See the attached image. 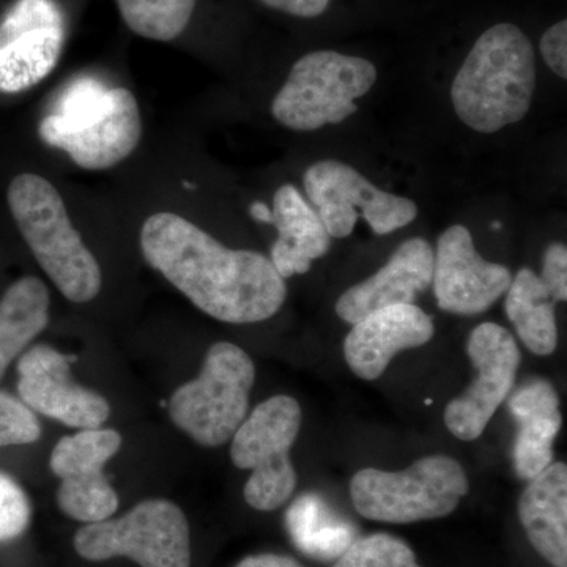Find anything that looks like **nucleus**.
Segmentation results:
<instances>
[{
    "label": "nucleus",
    "mask_w": 567,
    "mask_h": 567,
    "mask_svg": "<svg viewBox=\"0 0 567 567\" xmlns=\"http://www.w3.org/2000/svg\"><path fill=\"white\" fill-rule=\"evenodd\" d=\"M142 256L196 308L226 323L264 322L282 308L286 279L264 254L229 249L175 213L141 229Z\"/></svg>",
    "instance_id": "obj_1"
},
{
    "label": "nucleus",
    "mask_w": 567,
    "mask_h": 567,
    "mask_svg": "<svg viewBox=\"0 0 567 567\" xmlns=\"http://www.w3.org/2000/svg\"><path fill=\"white\" fill-rule=\"evenodd\" d=\"M536 89L535 48L511 22L487 29L468 52L451 87L457 117L492 134L520 122Z\"/></svg>",
    "instance_id": "obj_2"
},
{
    "label": "nucleus",
    "mask_w": 567,
    "mask_h": 567,
    "mask_svg": "<svg viewBox=\"0 0 567 567\" xmlns=\"http://www.w3.org/2000/svg\"><path fill=\"white\" fill-rule=\"evenodd\" d=\"M39 132L41 140L69 153L82 169H110L140 144V106L126 89H106L82 78L63 92L58 110L40 122Z\"/></svg>",
    "instance_id": "obj_3"
},
{
    "label": "nucleus",
    "mask_w": 567,
    "mask_h": 567,
    "mask_svg": "<svg viewBox=\"0 0 567 567\" xmlns=\"http://www.w3.org/2000/svg\"><path fill=\"white\" fill-rule=\"evenodd\" d=\"M11 216L37 262L63 297L89 303L102 290V268L70 221L61 194L47 178L21 174L11 181Z\"/></svg>",
    "instance_id": "obj_4"
},
{
    "label": "nucleus",
    "mask_w": 567,
    "mask_h": 567,
    "mask_svg": "<svg viewBox=\"0 0 567 567\" xmlns=\"http://www.w3.org/2000/svg\"><path fill=\"white\" fill-rule=\"evenodd\" d=\"M470 491L464 466L435 454L402 472L360 470L350 483L354 509L369 520L415 524L450 516Z\"/></svg>",
    "instance_id": "obj_5"
},
{
    "label": "nucleus",
    "mask_w": 567,
    "mask_h": 567,
    "mask_svg": "<svg viewBox=\"0 0 567 567\" xmlns=\"http://www.w3.org/2000/svg\"><path fill=\"white\" fill-rule=\"evenodd\" d=\"M377 81L374 63L336 51H315L298 59L276 93L271 114L293 132H316L344 122L357 100Z\"/></svg>",
    "instance_id": "obj_6"
},
{
    "label": "nucleus",
    "mask_w": 567,
    "mask_h": 567,
    "mask_svg": "<svg viewBox=\"0 0 567 567\" xmlns=\"http://www.w3.org/2000/svg\"><path fill=\"white\" fill-rule=\"evenodd\" d=\"M254 380L251 357L230 342H216L208 349L200 374L171 398V420L199 445L221 446L248 415Z\"/></svg>",
    "instance_id": "obj_7"
},
{
    "label": "nucleus",
    "mask_w": 567,
    "mask_h": 567,
    "mask_svg": "<svg viewBox=\"0 0 567 567\" xmlns=\"http://www.w3.org/2000/svg\"><path fill=\"white\" fill-rule=\"evenodd\" d=\"M73 546L87 561L130 558L141 567H192L188 518L169 499H145L125 516L85 525Z\"/></svg>",
    "instance_id": "obj_8"
},
{
    "label": "nucleus",
    "mask_w": 567,
    "mask_h": 567,
    "mask_svg": "<svg viewBox=\"0 0 567 567\" xmlns=\"http://www.w3.org/2000/svg\"><path fill=\"white\" fill-rule=\"evenodd\" d=\"M300 425V404L279 394L257 405L235 432L230 458L238 468L251 472L244 495L254 509H278L292 496L297 473L290 450Z\"/></svg>",
    "instance_id": "obj_9"
},
{
    "label": "nucleus",
    "mask_w": 567,
    "mask_h": 567,
    "mask_svg": "<svg viewBox=\"0 0 567 567\" xmlns=\"http://www.w3.org/2000/svg\"><path fill=\"white\" fill-rule=\"evenodd\" d=\"M305 189L331 238L352 235L363 216L377 235H388L415 221L412 199L383 192L349 164L324 159L308 167Z\"/></svg>",
    "instance_id": "obj_10"
},
{
    "label": "nucleus",
    "mask_w": 567,
    "mask_h": 567,
    "mask_svg": "<svg viewBox=\"0 0 567 567\" xmlns=\"http://www.w3.org/2000/svg\"><path fill=\"white\" fill-rule=\"evenodd\" d=\"M468 357L477 371L465 393L445 409L447 431L464 442L480 439L498 406L513 391L522 354L502 324L481 323L468 339Z\"/></svg>",
    "instance_id": "obj_11"
},
{
    "label": "nucleus",
    "mask_w": 567,
    "mask_h": 567,
    "mask_svg": "<svg viewBox=\"0 0 567 567\" xmlns=\"http://www.w3.org/2000/svg\"><path fill=\"white\" fill-rule=\"evenodd\" d=\"M65 21L54 0H18L0 22V92L28 91L58 65Z\"/></svg>",
    "instance_id": "obj_12"
},
{
    "label": "nucleus",
    "mask_w": 567,
    "mask_h": 567,
    "mask_svg": "<svg viewBox=\"0 0 567 567\" xmlns=\"http://www.w3.org/2000/svg\"><path fill=\"white\" fill-rule=\"evenodd\" d=\"M432 282L440 309L451 315L477 316L507 292L513 275L505 265L484 259L473 244L472 233L456 224L440 235Z\"/></svg>",
    "instance_id": "obj_13"
},
{
    "label": "nucleus",
    "mask_w": 567,
    "mask_h": 567,
    "mask_svg": "<svg viewBox=\"0 0 567 567\" xmlns=\"http://www.w3.org/2000/svg\"><path fill=\"white\" fill-rule=\"evenodd\" d=\"M74 360L44 344L22 353L18 361L20 399L33 413L70 427H102L111 415L110 402L71 379L70 361Z\"/></svg>",
    "instance_id": "obj_14"
},
{
    "label": "nucleus",
    "mask_w": 567,
    "mask_h": 567,
    "mask_svg": "<svg viewBox=\"0 0 567 567\" xmlns=\"http://www.w3.org/2000/svg\"><path fill=\"white\" fill-rule=\"evenodd\" d=\"M434 333V320L416 305L388 306L353 324L344 341L346 361L354 375L377 380L395 354L427 344Z\"/></svg>",
    "instance_id": "obj_15"
},
{
    "label": "nucleus",
    "mask_w": 567,
    "mask_h": 567,
    "mask_svg": "<svg viewBox=\"0 0 567 567\" xmlns=\"http://www.w3.org/2000/svg\"><path fill=\"white\" fill-rule=\"evenodd\" d=\"M434 249L424 238L404 241L377 274L339 297L336 315L354 324L379 309L413 305L432 284Z\"/></svg>",
    "instance_id": "obj_16"
},
{
    "label": "nucleus",
    "mask_w": 567,
    "mask_h": 567,
    "mask_svg": "<svg viewBox=\"0 0 567 567\" xmlns=\"http://www.w3.org/2000/svg\"><path fill=\"white\" fill-rule=\"evenodd\" d=\"M509 412L517 421L514 468L529 481L554 464V442L561 429L557 390L547 380L533 379L511 394Z\"/></svg>",
    "instance_id": "obj_17"
},
{
    "label": "nucleus",
    "mask_w": 567,
    "mask_h": 567,
    "mask_svg": "<svg viewBox=\"0 0 567 567\" xmlns=\"http://www.w3.org/2000/svg\"><path fill=\"white\" fill-rule=\"evenodd\" d=\"M518 517L537 554L554 567H567L566 464H550L528 481Z\"/></svg>",
    "instance_id": "obj_18"
},
{
    "label": "nucleus",
    "mask_w": 567,
    "mask_h": 567,
    "mask_svg": "<svg viewBox=\"0 0 567 567\" xmlns=\"http://www.w3.org/2000/svg\"><path fill=\"white\" fill-rule=\"evenodd\" d=\"M271 213L278 229L270 259L275 270L282 279L308 274L312 260L320 259L330 249L331 237L322 219L293 185L279 186Z\"/></svg>",
    "instance_id": "obj_19"
},
{
    "label": "nucleus",
    "mask_w": 567,
    "mask_h": 567,
    "mask_svg": "<svg viewBox=\"0 0 567 567\" xmlns=\"http://www.w3.org/2000/svg\"><path fill=\"white\" fill-rule=\"evenodd\" d=\"M50 292L33 276L11 284L0 300V380L50 322Z\"/></svg>",
    "instance_id": "obj_20"
},
{
    "label": "nucleus",
    "mask_w": 567,
    "mask_h": 567,
    "mask_svg": "<svg viewBox=\"0 0 567 567\" xmlns=\"http://www.w3.org/2000/svg\"><path fill=\"white\" fill-rule=\"evenodd\" d=\"M507 319L529 352L547 357L558 346L555 300L532 268H522L506 292Z\"/></svg>",
    "instance_id": "obj_21"
},
{
    "label": "nucleus",
    "mask_w": 567,
    "mask_h": 567,
    "mask_svg": "<svg viewBox=\"0 0 567 567\" xmlns=\"http://www.w3.org/2000/svg\"><path fill=\"white\" fill-rule=\"evenodd\" d=\"M295 546L317 559H338L354 540V528L316 494L301 495L286 514Z\"/></svg>",
    "instance_id": "obj_22"
},
{
    "label": "nucleus",
    "mask_w": 567,
    "mask_h": 567,
    "mask_svg": "<svg viewBox=\"0 0 567 567\" xmlns=\"http://www.w3.org/2000/svg\"><path fill=\"white\" fill-rule=\"evenodd\" d=\"M121 446L122 436L112 429H81L55 445L50 466L62 483H100L107 480L104 466Z\"/></svg>",
    "instance_id": "obj_23"
},
{
    "label": "nucleus",
    "mask_w": 567,
    "mask_h": 567,
    "mask_svg": "<svg viewBox=\"0 0 567 567\" xmlns=\"http://www.w3.org/2000/svg\"><path fill=\"white\" fill-rule=\"evenodd\" d=\"M128 29L144 39L171 41L189 24L196 0H115Z\"/></svg>",
    "instance_id": "obj_24"
},
{
    "label": "nucleus",
    "mask_w": 567,
    "mask_h": 567,
    "mask_svg": "<svg viewBox=\"0 0 567 567\" xmlns=\"http://www.w3.org/2000/svg\"><path fill=\"white\" fill-rule=\"evenodd\" d=\"M333 567H423L415 551L399 537L377 533L353 540Z\"/></svg>",
    "instance_id": "obj_25"
},
{
    "label": "nucleus",
    "mask_w": 567,
    "mask_h": 567,
    "mask_svg": "<svg viewBox=\"0 0 567 567\" xmlns=\"http://www.w3.org/2000/svg\"><path fill=\"white\" fill-rule=\"evenodd\" d=\"M40 435L35 413L21 399L0 391V447L31 445Z\"/></svg>",
    "instance_id": "obj_26"
},
{
    "label": "nucleus",
    "mask_w": 567,
    "mask_h": 567,
    "mask_svg": "<svg viewBox=\"0 0 567 567\" xmlns=\"http://www.w3.org/2000/svg\"><path fill=\"white\" fill-rule=\"evenodd\" d=\"M31 524L28 495L11 477L0 473V543L17 539Z\"/></svg>",
    "instance_id": "obj_27"
},
{
    "label": "nucleus",
    "mask_w": 567,
    "mask_h": 567,
    "mask_svg": "<svg viewBox=\"0 0 567 567\" xmlns=\"http://www.w3.org/2000/svg\"><path fill=\"white\" fill-rule=\"evenodd\" d=\"M540 281L547 287L555 303L567 300V248L565 244H551L544 254Z\"/></svg>",
    "instance_id": "obj_28"
},
{
    "label": "nucleus",
    "mask_w": 567,
    "mask_h": 567,
    "mask_svg": "<svg viewBox=\"0 0 567 567\" xmlns=\"http://www.w3.org/2000/svg\"><path fill=\"white\" fill-rule=\"evenodd\" d=\"M540 54L555 74L567 80V21L551 25L539 43Z\"/></svg>",
    "instance_id": "obj_29"
},
{
    "label": "nucleus",
    "mask_w": 567,
    "mask_h": 567,
    "mask_svg": "<svg viewBox=\"0 0 567 567\" xmlns=\"http://www.w3.org/2000/svg\"><path fill=\"white\" fill-rule=\"evenodd\" d=\"M268 9L282 11L298 18H317L330 6L331 0H260Z\"/></svg>",
    "instance_id": "obj_30"
},
{
    "label": "nucleus",
    "mask_w": 567,
    "mask_h": 567,
    "mask_svg": "<svg viewBox=\"0 0 567 567\" xmlns=\"http://www.w3.org/2000/svg\"><path fill=\"white\" fill-rule=\"evenodd\" d=\"M235 567H303L293 558L284 555L262 554L241 559Z\"/></svg>",
    "instance_id": "obj_31"
},
{
    "label": "nucleus",
    "mask_w": 567,
    "mask_h": 567,
    "mask_svg": "<svg viewBox=\"0 0 567 567\" xmlns=\"http://www.w3.org/2000/svg\"><path fill=\"white\" fill-rule=\"evenodd\" d=\"M249 213H251V216L256 221L274 224V213H271V208L268 207L267 204L254 203L251 208H249Z\"/></svg>",
    "instance_id": "obj_32"
}]
</instances>
